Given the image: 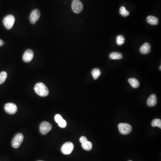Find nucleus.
I'll list each match as a JSON object with an SVG mask.
<instances>
[{
    "label": "nucleus",
    "mask_w": 161,
    "mask_h": 161,
    "mask_svg": "<svg viewBox=\"0 0 161 161\" xmlns=\"http://www.w3.org/2000/svg\"><path fill=\"white\" fill-rule=\"evenodd\" d=\"M152 126L153 127H158L161 128V121L159 119H156L153 120L151 123Z\"/></svg>",
    "instance_id": "21"
},
{
    "label": "nucleus",
    "mask_w": 161,
    "mask_h": 161,
    "mask_svg": "<svg viewBox=\"0 0 161 161\" xmlns=\"http://www.w3.org/2000/svg\"><path fill=\"white\" fill-rule=\"evenodd\" d=\"M147 21L148 23L152 25H156L159 24V20L156 17L153 16H149L147 18Z\"/></svg>",
    "instance_id": "13"
},
{
    "label": "nucleus",
    "mask_w": 161,
    "mask_h": 161,
    "mask_svg": "<svg viewBox=\"0 0 161 161\" xmlns=\"http://www.w3.org/2000/svg\"><path fill=\"white\" fill-rule=\"evenodd\" d=\"M157 103V96L154 94L151 95L147 101L148 106L150 107H154L156 105Z\"/></svg>",
    "instance_id": "11"
},
{
    "label": "nucleus",
    "mask_w": 161,
    "mask_h": 161,
    "mask_svg": "<svg viewBox=\"0 0 161 161\" xmlns=\"http://www.w3.org/2000/svg\"><path fill=\"white\" fill-rule=\"evenodd\" d=\"M15 19L13 15H8L3 19V24L7 29L10 30L13 27Z\"/></svg>",
    "instance_id": "2"
},
{
    "label": "nucleus",
    "mask_w": 161,
    "mask_h": 161,
    "mask_svg": "<svg viewBox=\"0 0 161 161\" xmlns=\"http://www.w3.org/2000/svg\"><path fill=\"white\" fill-rule=\"evenodd\" d=\"M118 128L120 133L123 135L128 134L132 131V126L127 123L119 124Z\"/></svg>",
    "instance_id": "3"
},
{
    "label": "nucleus",
    "mask_w": 161,
    "mask_h": 161,
    "mask_svg": "<svg viewBox=\"0 0 161 161\" xmlns=\"http://www.w3.org/2000/svg\"><path fill=\"white\" fill-rule=\"evenodd\" d=\"M128 82L133 88H137L139 86V82L137 79L131 78L128 79Z\"/></svg>",
    "instance_id": "14"
},
{
    "label": "nucleus",
    "mask_w": 161,
    "mask_h": 161,
    "mask_svg": "<svg viewBox=\"0 0 161 161\" xmlns=\"http://www.w3.org/2000/svg\"><path fill=\"white\" fill-rule=\"evenodd\" d=\"M4 44V42L0 39V47L3 46Z\"/></svg>",
    "instance_id": "25"
},
{
    "label": "nucleus",
    "mask_w": 161,
    "mask_h": 161,
    "mask_svg": "<svg viewBox=\"0 0 161 161\" xmlns=\"http://www.w3.org/2000/svg\"><path fill=\"white\" fill-rule=\"evenodd\" d=\"M52 128V125L48 122L43 121L40 126V131L43 135H46Z\"/></svg>",
    "instance_id": "7"
},
{
    "label": "nucleus",
    "mask_w": 161,
    "mask_h": 161,
    "mask_svg": "<svg viewBox=\"0 0 161 161\" xmlns=\"http://www.w3.org/2000/svg\"><path fill=\"white\" fill-rule=\"evenodd\" d=\"M82 147L85 150L90 151L92 149V142L87 140L86 142L82 143Z\"/></svg>",
    "instance_id": "16"
},
{
    "label": "nucleus",
    "mask_w": 161,
    "mask_h": 161,
    "mask_svg": "<svg viewBox=\"0 0 161 161\" xmlns=\"http://www.w3.org/2000/svg\"><path fill=\"white\" fill-rule=\"evenodd\" d=\"M74 149V145L72 142H67L63 144L61 147V152L65 155L70 154Z\"/></svg>",
    "instance_id": "6"
},
{
    "label": "nucleus",
    "mask_w": 161,
    "mask_h": 161,
    "mask_svg": "<svg viewBox=\"0 0 161 161\" xmlns=\"http://www.w3.org/2000/svg\"><path fill=\"white\" fill-rule=\"evenodd\" d=\"M72 9L76 14H79L83 9V5L80 0H73L72 3Z\"/></svg>",
    "instance_id": "5"
},
{
    "label": "nucleus",
    "mask_w": 161,
    "mask_h": 161,
    "mask_svg": "<svg viewBox=\"0 0 161 161\" xmlns=\"http://www.w3.org/2000/svg\"><path fill=\"white\" fill-rule=\"evenodd\" d=\"M140 53L143 54H147L151 51V46L149 43H146L143 44L140 49Z\"/></svg>",
    "instance_id": "12"
},
{
    "label": "nucleus",
    "mask_w": 161,
    "mask_h": 161,
    "mask_svg": "<svg viewBox=\"0 0 161 161\" xmlns=\"http://www.w3.org/2000/svg\"><path fill=\"white\" fill-rule=\"evenodd\" d=\"M161 67H160V70H161Z\"/></svg>",
    "instance_id": "26"
},
{
    "label": "nucleus",
    "mask_w": 161,
    "mask_h": 161,
    "mask_svg": "<svg viewBox=\"0 0 161 161\" xmlns=\"http://www.w3.org/2000/svg\"><path fill=\"white\" fill-rule=\"evenodd\" d=\"M79 140L80 142L82 144V143H84V142H86V141H87V140H87V139L86 138V137L84 136H82V137H81Z\"/></svg>",
    "instance_id": "24"
},
{
    "label": "nucleus",
    "mask_w": 161,
    "mask_h": 161,
    "mask_svg": "<svg viewBox=\"0 0 161 161\" xmlns=\"http://www.w3.org/2000/svg\"><path fill=\"white\" fill-rule=\"evenodd\" d=\"M59 126L61 128H65L67 126L66 121L64 119H62L59 123H58Z\"/></svg>",
    "instance_id": "22"
},
{
    "label": "nucleus",
    "mask_w": 161,
    "mask_h": 161,
    "mask_svg": "<svg viewBox=\"0 0 161 161\" xmlns=\"http://www.w3.org/2000/svg\"><path fill=\"white\" fill-rule=\"evenodd\" d=\"M125 41V39L123 35H119L116 37V43L119 46L122 45Z\"/></svg>",
    "instance_id": "18"
},
{
    "label": "nucleus",
    "mask_w": 161,
    "mask_h": 161,
    "mask_svg": "<svg viewBox=\"0 0 161 161\" xmlns=\"http://www.w3.org/2000/svg\"><path fill=\"white\" fill-rule=\"evenodd\" d=\"M55 121L56 122L58 123H59L61 120L63 119L62 116L61 115H60V114H56L55 116L54 117Z\"/></svg>",
    "instance_id": "23"
},
{
    "label": "nucleus",
    "mask_w": 161,
    "mask_h": 161,
    "mask_svg": "<svg viewBox=\"0 0 161 161\" xmlns=\"http://www.w3.org/2000/svg\"><path fill=\"white\" fill-rule=\"evenodd\" d=\"M34 57V53L31 49H27L25 51L23 54V61L26 62H31Z\"/></svg>",
    "instance_id": "10"
},
{
    "label": "nucleus",
    "mask_w": 161,
    "mask_h": 161,
    "mask_svg": "<svg viewBox=\"0 0 161 161\" xmlns=\"http://www.w3.org/2000/svg\"><path fill=\"white\" fill-rule=\"evenodd\" d=\"M5 110L8 114L11 115L15 114L18 110L17 107L13 103H7L4 107Z\"/></svg>",
    "instance_id": "8"
},
{
    "label": "nucleus",
    "mask_w": 161,
    "mask_h": 161,
    "mask_svg": "<svg viewBox=\"0 0 161 161\" xmlns=\"http://www.w3.org/2000/svg\"><path fill=\"white\" fill-rule=\"evenodd\" d=\"M120 14L124 17H127L129 15V12L126 10L124 6H121L120 9Z\"/></svg>",
    "instance_id": "20"
},
{
    "label": "nucleus",
    "mask_w": 161,
    "mask_h": 161,
    "mask_svg": "<svg viewBox=\"0 0 161 161\" xmlns=\"http://www.w3.org/2000/svg\"><path fill=\"white\" fill-rule=\"evenodd\" d=\"M34 90L37 95L40 96L46 97L49 94V90L45 84L42 82H39L35 85Z\"/></svg>",
    "instance_id": "1"
},
{
    "label": "nucleus",
    "mask_w": 161,
    "mask_h": 161,
    "mask_svg": "<svg viewBox=\"0 0 161 161\" xmlns=\"http://www.w3.org/2000/svg\"><path fill=\"white\" fill-rule=\"evenodd\" d=\"M92 76L94 79L96 80L101 75V71L100 69L98 68L94 69L92 71Z\"/></svg>",
    "instance_id": "17"
},
{
    "label": "nucleus",
    "mask_w": 161,
    "mask_h": 161,
    "mask_svg": "<svg viewBox=\"0 0 161 161\" xmlns=\"http://www.w3.org/2000/svg\"><path fill=\"white\" fill-rule=\"evenodd\" d=\"M24 136L22 134H18L15 136L12 141V146L14 148H18L23 142Z\"/></svg>",
    "instance_id": "4"
},
{
    "label": "nucleus",
    "mask_w": 161,
    "mask_h": 161,
    "mask_svg": "<svg viewBox=\"0 0 161 161\" xmlns=\"http://www.w3.org/2000/svg\"><path fill=\"white\" fill-rule=\"evenodd\" d=\"M109 57L112 60H119L122 58L123 55L121 53L118 52H113L110 55Z\"/></svg>",
    "instance_id": "15"
},
{
    "label": "nucleus",
    "mask_w": 161,
    "mask_h": 161,
    "mask_svg": "<svg viewBox=\"0 0 161 161\" xmlns=\"http://www.w3.org/2000/svg\"><path fill=\"white\" fill-rule=\"evenodd\" d=\"M131 161V160H129V161Z\"/></svg>",
    "instance_id": "27"
},
{
    "label": "nucleus",
    "mask_w": 161,
    "mask_h": 161,
    "mask_svg": "<svg viewBox=\"0 0 161 161\" xmlns=\"http://www.w3.org/2000/svg\"><path fill=\"white\" fill-rule=\"evenodd\" d=\"M40 17V13L38 9L33 10L30 16V21L31 24H35L39 20Z\"/></svg>",
    "instance_id": "9"
},
{
    "label": "nucleus",
    "mask_w": 161,
    "mask_h": 161,
    "mask_svg": "<svg viewBox=\"0 0 161 161\" xmlns=\"http://www.w3.org/2000/svg\"></svg>",
    "instance_id": "28"
},
{
    "label": "nucleus",
    "mask_w": 161,
    "mask_h": 161,
    "mask_svg": "<svg viewBox=\"0 0 161 161\" xmlns=\"http://www.w3.org/2000/svg\"><path fill=\"white\" fill-rule=\"evenodd\" d=\"M7 74L5 72H0V85L3 83L7 79Z\"/></svg>",
    "instance_id": "19"
}]
</instances>
